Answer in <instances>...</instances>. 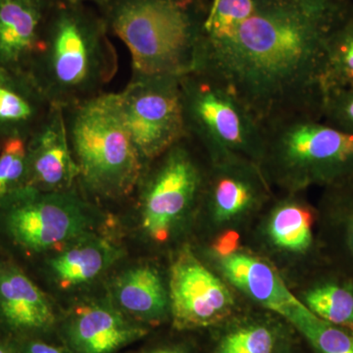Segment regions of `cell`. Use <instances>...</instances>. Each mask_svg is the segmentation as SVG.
<instances>
[{
  "label": "cell",
  "instance_id": "obj_1",
  "mask_svg": "<svg viewBox=\"0 0 353 353\" xmlns=\"http://www.w3.org/2000/svg\"><path fill=\"white\" fill-rule=\"evenodd\" d=\"M347 6L322 12L299 0H209L196 68L229 88L262 124L321 117L325 38Z\"/></svg>",
  "mask_w": 353,
  "mask_h": 353
},
{
  "label": "cell",
  "instance_id": "obj_2",
  "mask_svg": "<svg viewBox=\"0 0 353 353\" xmlns=\"http://www.w3.org/2000/svg\"><path fill=\"white\" fill-rule=\"evenodd\" d=\"M109 34L99 9L53 1L30 70L52 105L68 108L105 92L119 69Z\"/></svg>",
  "mask_w": 353,
  "mask_h": 353
},
{
  "label": "cell",
  "instance_id": "obj_3",
  "mask_svg": "<svg viewBox=\"0 0 353 353\" xmlns=\"http://www.w3.org/2000/svg\"><path fill=\"white\" fill-rule=\"evenodd\" d=\"M209 0H111L101 11L126 46L134 76L182 77L196 68Z\"/></svg>",
  "mask_w": 353,
  "mask_h": 353
},
{
  "label": "cell",
  "instance_id": "obj_4",
  "mask_svg": "<svg viewBox=\"0 0 353 353\" xmlns=\"http://www.w3.org/2000/svg\"><path fill=\"white\" fill-rule=\"evenodd\" d=\"M263 134L259 166L270 185L299 192L353 180V134L322 118L285 116L264 124Z\"/></svg>",
  "mask_w": 353,
  "mask_h": 353
},
{
  "label": "cell",
  "instance_id": "obj_5",
  "mask_svg": "<svg viewBox=\"0 0 353 353\" xmlns=\"http://www.w3.org/2000/svg\"><path fill=\"white\" fill-rule=\"evenodd\" d=\"M78 187L95 199L131 196L145 165L124 126L114 92L63 108Z\"/></svg>",
  "mask_w": 353,
  "mask_h": 353
},
{
  "label": "cell",
  "instance_id": "obj_6",
  "mask_svg": "<svg viewBox=\"0 0 353 353\" xmlns=\"http://www.w3.org/2000/svg\"><path fill=\"white\" fill-rule=\"evenodd\" d=\"M185 137L210 165L240 158L259 164L263 124L229 88L192 71L181 77Z\"/></svg>",
  "mask_w": 353,
  "mask_h": 353
},
{
  "label": "cell",
  "instance_id": "obj_7",
  "mask_svg": "<svg viewBox=\"0 0 353 353\" xmlns=\"http://www.w3.org/2000/svg\"><path fill=\"white\" fill-rule=\"evenodd\" d=\"M209 168L208 160L185 137L145 165L134 192L141 229L150 240H170L201 203Z\"/></svg>",
  "mask_w": 353,
  "mask_h": 353
},
{
  "label": "cell",
  "instance_id": "obj_8",
  "mask_svg": "<svg viewBox=\"0 0 353 353\" xmlns=\"http://www.w3.org/2000/svg\"><path fill=\"white\" fill-rule=\"evenodd\" d=\"M94 208L78 190L43 192L26 187L0 204V225L14 245L29 253L68 245L88 236Z\"/></svg>",
  "mask_w": 353,
  "mask_h": 353
},
{
  "label": "cell",
  "instance_id": "obj_9",
  "mask_svg": "<svg viewBox=\"0 0 353 353\" xmlns=\"http://www.w3.org/2000/svg\"><path fill=\"white\" fill-rule=\"evenodd\" d=\"M116 104L145 165L185 138L181 77L134 76Z\"/></svg>",
  "mask_w": 353,
  "mask_h": 353
},
{
  "label": "cell",
  "instance_id": "obj_10",
  "mask_svg": "<svg viewBox=\"0 0 353 353\" xmlns=\"http://www.w3.org/2000/svg\"><path fill=\"white\" fill-rule=\"evenodd\" d=\"M170 318L178 331L216 326L232 315L233 294L189 246L176 255L168 282Z\"/></svg>",
  "mask_w": 353,
  "mask_h": 353
},
{
  "label": "cell",
  "instance_id": "obj_11",
  "mask_svg": "<svg viewBox=\"0 0 353 353\" xmlns=\"http://www.w3.org/2000/svg\"><path fill=\"white\" fill-rule=\"evenodd\" d=\"M259 164L233 158L210 165L201 199L218 228H230L259 212L271 197Z\"/></svg>",
  "mask_w": 353,
  "mask_h": 353
},
{
  "label": "cell",
  "instance_id": "obj_12",
  "mask_svg": "<svg viewBox=\"0 0 353 353\" xmlns=\"http://www.w3.org/2000/svg\"><path fill=\"white\" fill-rule=\"evenodd\" d=\"M58 331L72 353H119L145 339L150 327L132 319L114 303H94L72 310Z\"/></svg>",
  "mask_w": 353,
  "mask_h": 353
},
{
  "label": "cell",
  "instance_id": "obj_13",
  "mask_svg": "<svg viewBox=\"0 0 353 353\" xmlns=\"http://www.w3.org/2000/svg\"><path fill=\"white\" fill-rule=\"evenodd\" d=\"M52 303L13 262L0 260V334L7 339L48 338L59 327Z\"/></svg>",
  "mask_w": 353,
  "mask_h": 353
},
{
  "label": "cell",
  "instance_id": "obj_14",
  "mask_svg": "<svg viewBox=\"0 0 353 353\" xmlns=\"http://www.w3.org/2000/svg\"><path fill=\"white\" fill-rule=\"evenodd\" d=\"M78 181L63 108L52 105L27 139V187L43 192H69L77 190Z\"/></svg>",
  "mask_w": 353,
  "mask_h": 353
},
{
  "label": "cell",
  "instance_id": "obj_15",
  "mask_svg": "<svg viewBox=\"0 0 353 353\" xmlns=\"http://www.w3.org/2000/svg\"><path fill=\"white\" fill-rule=\"evenodd\" d=\"M214 252L220 272L228 282L260 305L285 318L303 303L272 265L238 250L229 239L218 241Z\"/></svg>",
  "mask_w": 353,
  "mask_h": 353
},
{
  "label": "cell",
  "instance_id": "obj_16",
  "mask_svg": "<svg viewBox=\"0 0 353 353\" xmlns=\"http://www.w3.org/2000/svg\"><path fill=\"white\" fill-rule=\"evenodd\" d=\"M54 0H0V67L30 74Z\"/></svg>",
  "mask_w": 353,
  "mask_h": 353
},
{
  "label": "cell",
  "instance_id": "obj_17",
  "mask_svg": "<svg viewBox=\"0 0 353 353\" xmlns=\"http://www.w3.org/2000/svg\"><path fill=\"white\" fill-rule=\"evenodd\" d=\"M115 305L125 314L145 326L160 324L170 318L168 285L150 265H139L114 280Z\"/></svg>",
  "mask_w": 353,
  "mask_h": 353
},
{
  "label": "cell",
  "instance_id": "obj_18",
  "mask_svg": "<svg viewBox=\"0 0 353 353\" xmlns=\"http://www.w3.org/2000/svg\"><path fill=\"white\" fill-rule=\"evenodd\" d=\"M48 101L30 74L0 67V138L30 134L48 115Z\"/></svg>",
  "mask_w": 353,
  "mask_h": 353
},
{
  "label": "cell",
  "instance_id": "obj_19",
  "mask_svg": "<svg viewBox=\"0 0 353 353\" xmlns=\"http://www.w3.org/2000/svg\"><path fill=\"white\" fill-rule=\"evenodd\" d=\"M267 219V240L276 250L290 255L305 256L316 252L324 256L321 241L315 236L319 211L299 197V192H288L276 202Z\"/></svg>",
  "mask_w": 353,
  "mask_h": 353
},
{
  "label": "cell",
  "instance_id": "obj_20",
  "mask_svg": "<svg viewBox=\"0 0 353 353\" xmlns=\"http://www.w3.org/2000/svg\"><path fill=\"white\" fill-rule=\"evenodd\" d=\"M318 211L326 263L353 278V180L325 188Z\"/></svg>",
  "mask_w": 353,
  "mask_h": 353
},
{
  "label": "cell",
  "instance_id": "obj_21",
  "mask_svg": "<svg viewBox=\"0 0 353 353\" xmlns=\"http://www.w3.org/2000/svg\"><path fill=\"white\" fill-rule=\"evenodd\" d=\"M120 252L103 238L83 236L51 257L48 269L62 289L88 284L110 268Z\"/></svg>",
  "mask_w": 353,
  "mask_h": 353
},
{
  "label": "cell",
  "instance_id": "obj_22",
  "mask_svg": "<svg viewBox=\"0 0 353 353\" xmlns=\"http://www.w3.org/2000/svg\"><path fill=\"white\" fill-rule=\"evenodd\" d=\"M301 299L316 316L353 328V278L328 263Z\"/></svg>",
  "mask_w": 353,
  "mask_h": 353
},
{
  "label": "cell",
  "instance_id": "obj_23",
  "mask_svg": "<svg viewBox=\"0 0 353 353\" xmlns=\"http://www.w3.org/2000/svg\"><path fill=\"white\" fill-rule=\"evenodd\" d=\"M325 92L353 88V4L350 3L330 24L325 38Z\"/></svg>",
  "mask_w": 353,
  "mask_h": 353
},
{
  "label": "cell",
  "instance_id": "obj_24",
  "mask_svg": "<svg viewBox=\"0 0 353 353\" xmlns=\"http://www.w3.org/2000/svg\"><path fill=\"white\" fill-rule=\"evenodd\" d=\"M307 341L315 353H353V328L316 316L303 303L285 318Z\"/></svg>",
  "mask_w": 353,
  "mask_h": 353
},
{
  "label": "cell",
  "instance_id": "obj_25",
  "mask_svg": "<svg viewBox=\"0 0 353 353\" xmlns=\"http://www.w3.org/2000/svg\"><path fill=\"white\" fill-rule=\"evenodd\" d=\"M283 347L280 329L267 322L236 325L221 336L213 353H278Z\"/></svg>",
  "mask_w": 353,
  "mask_h": 353
},
{
  "label": "cell",
  "instance_id": "obj_26",
  "mask_svg": "<svg viewBox=\"0 0 353 353\" xmlns=\"http://www.w3.org/2000/svg\"><path fill=\"white\" fill-rule=\"evenodd\" d=\"M27 187V139L12 137L0 143V204Z\"/></svg>",
  "mask_w": 353,
  "mask_h": 353
},
{
  "label": "cell",
  "instance_id": "obj_27",
  "mask_svg": "<svg viewBox=\"0 0 353 353\" xmlns=\"http://www.w3.org/2000/svg\"><path fill=\"white\" fill-rule=\"evenodd\" d=\"M321 117L327 124L353 134V88L327 90Z\"/></svg>",
  "mask_w": 353,
  "mask_h": 353
},
{
  "label": "cell",
  "instance_id": "obj_28",
  "mask_svg": "<svg viewBox=\"0 0 353 353\" xmlns=\"http://www.w3.org/2000/svg\"><path fill=\"white\" fill-rule=\"evenodd\" d=\"M15 353H72L61 343H54L50 338L8 339Z\"/></svg>",
  "mask_w": 353,
  "mask_h": 353
},
{
  "label": "cell",
  "instance_id": "obj_29",
  "mask_svg": "<svg viewBox=\"0 0 353 353\" xmlns=\"http://www.w3.org/2000/svg\"><path fill=\"white\" fill-rule=\"evenodd\" d=\"M315 10L322 12H334L347 6L350 0H299Z\"/></svg>",
  "mask_w": 353,
  "mask_h": 353
},
{
  "label": "cell",
  "instance_id": "obj_30",
  "mask_svg": "<svg viewBox=\"0 0 353 353\" xmlns=\"http://www.w3.org/2000/svg\"><path fill=\"white\" fill-rule=\"evenodd\" d=\"M141 353H192V350L189 343L176 341V343H162V345L146 348Z\"/></svg>",
  "mask_w": 353,
  "mask_h": 353
},
{
  "label": "cell",
  "instance_id": "obj_31",
  "mask_svg": "<svg viewBox=\"0 0 353 353\" xmlns=\"http://www.w3.org/2000/svg\"><path fill=\"white\" fill-rule=\"evenodd\" d=\"M60 1L66 2L70 4H81V6H88L99 9V11L103 10L108 6L111 0H60Z\"/></svg>",
  "mask_w": 353,
  "mask_h": 353
},
{
  "label": "cell",
  "instance_id": "obj_32",
  "mask_svg": "<svg viewBox=\"0 0 353 353\" xmlns=\"http://www.w3.org/2000/svg\"><path fill=\"white\" fill-rule=\"evenodd\" d=\"M0 353H15L10 341L3 336H0Z\"/></svg>",
  "mask_w": 353,
  "mask_h": 353
},
{
  "label": "cell",
  "instance_id": "obj_33",
  "mask_svg": "<svg viewBox=\"0 0 353 353\" xmlns=\"http://www.w3.org/2000/svg\"><path fill=\"white\" fill-rule=\"evenodd\" d=\"M278 353H294L292 352H290V350H287V348H281L280 352Z\"/></svg>",
  "mask_w": 353,
  "mask_h": 353
},
{
  "label": "cell",
  "instance_id": "obj_34",
  "mask_svg": "<svg viewBox=\"0 0 353 353\" xmlns=\"http://www.w3.org/2000/svg\"><path fill=\"white\" fill-rule=\"evenodd\" d=\"M0 336H1V334H0Z\"/></svg>",
  "mask_w": 353,
  "mask_h": 353
}]
</instances>
